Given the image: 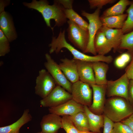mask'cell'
Listing matches in <instances>:
<instances>
[{
    "label": "cell",
    "mask_w": 133,
    "mask_h": 133,
    "mask_svg": "<svg viewBox=\"0 0 133 133\" xmlns=\"http://www.w3.org/2000/svg\"><path fill=\"white\" fill-rule=\"evenodd\" d=\"M54 2L53 5H50L47 0H33L31 2H24L23 4L28 8L35 9L40 13L47 26L53 31V28L51 27L50 24L51 19H54L55 21L54 27H59L66 23L67 19L65 13V8L55 0Z\"/></svg>",
    "instance_id": "obj_1"
},
{
    "label": "cell",
    "mask_w": 133,
    "mask_h": 133,
    "mask_svg": "<svg viewBox=\"0 0 133 133\" xmlns=\"http://www.w3.org/2000/svg\"><path fill=\"white\" fill-rule=\"evenodd\" d=\"M65 30L62 31L61 30L57 37H52L51 42L49 45L50 54L54 52L58 53L62 49L64 48L71 53L73 56V59L74 60L91 63L102 62L108 63L110 62V58L109 56L98 54L96 55L91 56L79 51L67 42L65 37Z\"/></svg>",
    "instance_id": "obj_2"
},
{
    "label": "cell",
    "mask_w": 133,
    "mask_h": 133,
    "mask_svg": "<svg viewBox=\"0 0 133 133\" xmlns=\"http://www.w3.org/2000/svg\"><path fill=\"white\" fill-rule=\"evenodd\" d=\"M133 113V108L125 99L117 96L106 100L103 115L114 123L121 122Z\"/></svg>",
    "instance_id": "obj_3"
},
{
    "label": "cell",
    "mask_w": 133,
    "mask_h": 133,
    "mask_svg": "<svg viewBox=\"0 0 133 133\" xmlns=\"http://www.w3.org/2000/svg\"><path fill=\"white\" fill-rule=\"evenodd\" d=\"M100 9H97L92 13L82 11L81 15L85 17L89 21L88 30L89 39L86 48L83 53H90L94 55H97L94 45V42L96 35L98 31L103 26L100 16Z\"/></svg>",
    "instance_id": "obj_4"
},
{
    "label": "cell",
    "mask_w": 133,
    "mask_h": 133,
    "mask_svg": "<svg viewBox=\"0 0 133 133\" xmlns=\"http://www.w3.org/2000/svg\"><path fill=\"white\" fill-rule=\"evenodd\" d=\"M67 29L69 40L83 53L87 47L89 39L88 30L84 29L69 20Z\"/></svg>",
    "instance_id": "obj_5"
},
{
    "label": "cell",
    "mask_w": 133,
    "mask_h": 133,
    "mask_svg": "<svg viewBox=\"0 0 133 133\" xmlns=\"http://www.w3.org/2000/svg\"><path fill=\"white\" fill-rule=\"evenodd\" d=\"M90 87L80 80L72 84L71 93L72 99L80 104L89 107L92 103L93 95Z\"/></svg>",
    "instance_id": "obj_6"
},
{
    "label": "cell",
    "mask_w": 133,
    "mask_h": 133,
    "mask_svg": "<svg viewBox=\"0 0 133 133\" xmlns=\"http://www.w3.org/2000/svg\"><path fill=\"white\" fill-rule=\"evenodd\" d=\"M46 61L44 64L45 67L56 83L71 93L72 84L66 77L58 64L48 53L45 54Z\"/></svg>",
    "instance_id": "obj_7"
},
{
    "label": "cell",
    "mask_w": 133,
    "mask_h": 133,
    "mask_svg": "<svg viewBox=\"0 0 133 133\" xmlns=\"http://www.w3.org/2000/svg\"><path fill=\"white\" fill-rule=\"evenodd\" d=\"M57 85L55 81L47 70L39 71L36 79L35 94L42 98L47 96Z\"/></svg>",
    "instance_id": "obj_8"
},
{
    "label": "cell",
    "mask_w": 133,
    "mask_h": 133,
    "mask_svg": "<svg viewBox=\"0 0 133 133\" xmlns=\"http://www.w3.org/2000/svg\"><path fill=\"white\" fill-rule=\"evenodd\" d=\"M130 81L125 73L116 80H108L106 88L107 96L120 97L128 101V90Z\"/></svg>",
    "instance_id": "obj_9"
},
{
    "label": "cell",
    "mask_w": 133,
    "mask_h": 133,
    "mask_svg": "<svg viewBox=\"0 0 133 133\" xmlns=\"http://www.w3.org/2000/svg\"><path fill=\"white\" fill-rule=\"evenodd\" d=\"M71 99V93L57 85L47 96L40 100V103L43 107L50 108L57 106Z\"/></svg>",
    "instance_id": "obj_10"
},
{
    "label": "cell",
    "mask_w": 133,
    "mask_h": 133,
    "mask_svg": "<svg viewBox=\"0 0 133 133\" xmlns=\"http://www.w3.org/2000/svg\"><path fill=\"white\" fill-rule=\"evenodd\" d=\"M93 92V100L91 105L88 108L94 113L102 115L106 101V85H99L96 84L92 85Z\"/></svg>",
    "instance_id": "obj_11"
},
{
    "label": "cell",
    "mask_w": 133,
    "mask_h": 133,
    "mask_svg": "<svg viewBox=\"0 0 133 133\" xmlns=\"http://www.w3.org/2000/svg\"><path fill=\"white\" fill-rule=\"evenodd\" d=\"M50 113L59 116H71L81 112H84V106L80 104L72 99L59 105L49 108Z\"/></svg>",
    "instance_id": "obj_12"
},
{
    "label": "cell",
    "mask_w": 133,
    "mask_h": 133,
    "mask_svg": "<svg viewBox=\"0 0 133 133\" xmlns=\"http://www.w3.org/2000/svg\"><path fill=\"white\" fill-rule=\"evenodd\" d=\"M41 131L44 133H57L62 128V118L56 114L50 113L45 115L40 122Z\"/></svg>",
    "instance_id": "obj_13"
},
{
    "label": "cell",
    "mask_w": 133,
    "mask_h": 133,
    "mask_svg": "<svg viewBox=\"0 0 133 133\" xmlns=\"http://www.w3.org/2000/svg\"><path fill=\"white\" fill-rule=\"evenodd\" d=\"M75 60L77 65L79 80L90 86L96 84L92 63Z\"/></svg>",
    "instance_id": "obj_14"
},
{
    "label": "cell",
    "mask_w": 133,
    "mask_h": 133,
    "mask_svg": "<svg viewBox=\"0 0 133 133\" xmlns=\"http://www.w3.org/2000/svg\"><path fill=\"white\" fill-rule=\"evenodd\" d=\"M59 67L66 78L72 84L79 80L76 61L66 58L61 60Z\"/></svg>",
    "instance_id": "obj_15"
},
{
    "label": "cell",
    "mask_w": 133,
    "mask_h": 133,
    "mask_svg": "<svg viewBox=\"0 0 133 133\" xmlns=\"http://www.w3.org/2000/svg\"><path fill=\"white\" fill-rule=\"evenodd\" d=\"M0 29L9 42L17 38V35L12 19L9 14L5 11L0 13Z\"/></svg>",
    "instance_id": "obj_16"
},
{
    "label": "cell",
    "mask_w": 133,
    "mask_h": 133,
    "mask_svg": "<svg viewBox=\"0 0 133 133\" xmlns=\"http://www.w3.org/2000/svg\"><path fill=\"white\" fill-rule=\"evenodd\" d=\"M32 119L29 110H25L21 117L17 121L9 125L0 127V133H20V128Z\"/></svg>",
    "instance_id": "obj_17"
},
{
    "label": "cell",
    "mask_w": 133,
    "mask_h": 133,
    "mask_svg": "<svg viewBox=\"0 0 133 133\" xmlns=\"http://www.w3.org/2000/svg\"><path fill=\"white\" fill-rule=\"evenodd\" d=\"M94 45L95 51L98 54L105 55L113 49L111 44L100 29L95 36Z\"/></svg>",
    "instance_id": "obj_18"
},
{
    "label": "cell",
    "mask_w": 133,
    "mask_h": 133,
    "mask_svg": "<svg viewBox=\"0 0 133 133\" xmlns=\"http://www.w3.org/2000/svg\"><path fill=\"white\" fill-rule=\"evenodd\" d=\"M100 29L111 44L114 52H116L119 48L124 34L122 29L110 28L103 26Z\"/></svg>",
    "instance_id": "obj_19"
},
{
    "label": "cell",
    "mask_w": 133,
    "mask_h": 133,
    "mask_svg": "<svg viewBox=\"0 0 133 133\" xmlns=\"http://www.w3.org/2000/svg\"><path fill=\"white\" fill-rule=\"evenodd\" d=\"M84 110L88 118L90 131L95 133H101L100 129L103 127L104 115L94 113L86 106H84Z\"/></svg>",
    "instance_id": "obj_20"
},
{
    "label": "cell",
    "mask_w": 133,
    "mask_h": 133,
    "mask_svg": "<svg viewBox=\"0 0 133 133\" xmlns=\"http://www.w3.org/2000/svg\"><path fill=\"white\" fill-rule=\"evenodd\" d=\"M96 84L99 85H106L108 80L106 74L109 69L108 65L104 62L92 63Z\"/></svg>",
    "instance_id": "obj_21"
},
{
    "label": "cell",
    "mask_w": 133,
    "mask_h": 133,
    "mask_svg": "<svg viewBox=\"0 0 133 133\" xmlns=\"http://www.w3.org/2000/svg\"><path fill=\"white\" fill-rule=\"evenodd\" d=\"M127 16V14L105 17H100L103 26L110 28L121 29Z\"/></svg>",
    "instance_id": "obj_22"
},
{
    "label": "cell",
    "mask_w": 133,
    "mask_h": 133,
    "mask_svg": "<svg viewBox=\"0 0 133 133\" xmlns=\"http://www.w3.org/2000/svg\"><path fill=\"white\" fill-rule=\"evenodd\" d=\"M131 2L128 0H120L104 11L100 17H105L123 14L127 7L130 5Z\"/></svg>",
    "instance_id": "obj_23"
},
{
    "label": "cell",
    "mask_w": 133,
    "mask_h": 133,
    "mask_svg": "<svg viewBox=\"0 0 133 133\" xmlns=\"http://www.w3.org/2000/svg\"><path fill=\"white\" fill-rule=\"evenodd\" d=\"M69 116L78 130L82 131H90L88 118L84 112H80Z\"/></svg>",
    "instance_id": "obj_24"
},
{
    "label": "cell",
    "mask_w": 133,
    "mask_h": 133,
    "mask_svg": "<svg viewBox=\"0 0 133 133\" xmlns=\"http://www.w3.org/2000/svg\"><path fill=\"white\" fill-rule=\"evenodd\" d=\"M64 11L67 18L81 28L88 30L89 23L74 11L73 8L65 9Z\"/></svg>",
    "instance_id": "obj_25"
},
{
    "label": "cell",
    "mask_w": 133,
    "mask_h": 133,
    "mask_svg": "<svg viewBox=\"0 0 133 133\" xmlns=\"http://www.w3.org/2000/svg\"><path fill=\"white\" fill-rule=\"evenodd\" d=\"M119 49L133 52V31L123 35Z\"/></svg>",
    "instance_id": "obj_26"
},
{
    "label": "cell",
    "mask_w": 133,
    "mask_h": 133,
    "mask_svg": "<svg viewBox=\"0 0 133 133\" xmlns=\"http://www.w3.org/2000/svg\"><path fill=\"white\" fill-rule=\"evenodd\" d=\"M126 12L127 16L121 29L124 33L133 29V1H132Z\"/></svg>",
    "instance_id": "obj_27"
},
{
    "label": "cell",
    "mask_w": 133,
    "mask_h": 133,
    "mask_svg": "<svg viewBox=\"0 0 133 133\" xmlns=\"http://www.w3.org/2000/svg\"><path fill=\"white\" fill-rule=\"evenodd\" d=\"M62 128L66 133H80L71 120L69 116H64L62 117Z\"/></svg>",
    "instance_id": "obj_28"
},
{
    "label": "cell",
    "mask_w": 133,
    "mask_h": 133,
    "mask_svg": "<svg viewBox=\"0 0 133 133\" xmlns=\"http://www.w3.org/2000/svg\"><path fill=\"white\" fill-rule=\"evenodd\" d=\"M131 54L128 52L122 53L115 59L114 64L117 68L122 69L131 60Z\"/></svg>",
    "instance_id": "obj_29"
},
{
    "label": "cell",
    "mask_w": 133,
    "mask_h": 133,
    "mask_svg": "<svg viewBox=\"0 0 133 133\" xmlns=\"http://www.w3.org/2000/svg\"><path fill=\"white\" fill-rule=\"evenodd\" d=\"M9 42L0 29V56H5L10 51Z\"/></svg>",
    "instance_id": "obj_30"
},
{
    "label": "cell",
    "mask_w": 133,
    "mask_h": 133,
    "mask_svg": "<svg viewBox=\"0 0 133 133\" xmlns=\"http://www.w3.org/2000/svg\"><path fill=\"white\" fill-rule=\"evenodd\" d=\"M112 133H133L131 129L121 122L114 123Z\"/></svg>",
    "instance_id": "obj_31"
},
{
    "label": "cell",
    "mask_w": 133,
    "mask_h": 133,
    "mask_svg": "<svg viewBox=\"0 0 133 133\" xmlns=\"http://www.w3.org/2000/svg\"><path fill=\"white\" fill-rule=\"evenodd\" d=\"M116 0H88L91 9L96 8L100 9L106 5L109 4H112L115 2Z\"/></svg>",
    "instance_id": "obj_32"
},
{
    "label": "cell",
    "mask_w": 133,
    "mask_h": 133,
    "mask_svg": "<svg viewBox=\"0 0 133 133\" xmlns=\"http://www.w3.org/2000/svg\"><path fill=\"white\" fill-rule=\"evenodd\" d=\"M114 123V122L104 116L103 133H112Z\"/></svg>",
    "instance_id": "obj_33"
},
{
    "label": "cell",
    "mask_w": 133,
    "mask_h": 133,
    "mask_svg": "<svg viewBox=\"0 0 133 133\" xmlns=\"http://www.w3.org/2000/svg\"><path fill=\"white\" fill-rule=\"evenodd\" d=\"M128 101L133 105V80H130L128 90Z\"/></svg>",
    "instance_id": "obj_34"
},
{
    "label": "cell",
    "mask_w": 133,
    "mask_h": 133,
    "mask_svg": "<svg viewBox=\"0 0 133 133\" xmlns=\"http://www.w3.org/2000/svg\"><path fill=\"white\" fill-rule=\"evenodd\" d=\"M57 2L62 5L65 9L72 8L73 0H55Z\"/></svg>",
    "instance_id": "obj_35"
},
{
    "label": "cell",
    "mask_w": 133,
    "mask_h": 133,
    "mask_svg": "<svg viewBox=\"0 0 133 133\" xmlns=\"http://www.w3.org/2000/svg\"><path fill=\"white\" fill-rule=\"evenodd\" d=\"M125 73L130 80H133V57L128 66L126 68Z\"/></svg>",
    "instance_id": "obj_36"
},
{
    "label": "cell",
    "mask_w": 133,
    "mask_h": 133,
    "mask_svg": "<svg viewBox=\"0 0 133 133\" xmlns=\"http://www.w3.org/2000/svg\"><path fill=\"white\" fill-rule=\"evenodd\" d=\"M121 122L128 126L133 132V113Z\"/></svg>",
    "instance_id": "obj_37"
},
{
    "label": "cell",
    "mask_w": 133,
    "mask_h": 133,
    "mask_svg": "<svg viewBox=\"0 0 133 133\" xmlns=\"http://www.w3.org/2000/svg\"><path fill=\"white\" fill-rule=\"evenodd\" d=\"M10 0H0V13L5 11L4 8L10 4Z\"/></svg>",
    "instance_id": "obj_38"
},
{
    "label": "cell",
    "mask_w": 133,
    "mask_h": 133,
    "mask_svg": "<svg viewBox=\"0 0 133 133\" xmlns=\"http://www.w3.org/2000/svg\"><path fill=\"white\" fill-rule=\"evenodd\" d=\"M80 133H95L90 131H81Z\"/></svg>",
    "instance_id": "obj_39"
},
{
    "label": "cell",
    "mask_w": 133,
    "mask_h": 133,
    "mask_svg": "<svg viewBox=\"0 0 133 133\" xmlns=\"http://www.w3.org/2000/svg\"><path fill=\"white\" fill-rule=\"evenodd\" d=\"M37 133H44L42 132V131H41V132H38Z\"/></svg>",
    "instance_id": "obj_40"
}]
</instances>
